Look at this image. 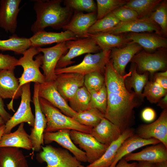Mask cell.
Instances as JSON below:
<instances>
[{
	"label": "cell",
	"mask_w": 167,
	"mask_h": 167,
	"mask_svg": "<svg viewBox=\"0 0 167 167\" xmlns=\"http://www.w3.org/2000/svg\"><path fill=\"white\" fill-rule=\"evenodd\" d=\"M104 75L107 98L104 117L116 125L122 134L130 127L134 119V109L139 106L142 101L126 86L125 80L131 76V71L119 75L109 60Z\"/></svg>",
	"instance_id": "cell-1"
},
{
	"label": "cell",
	"mask_w": 167,
	"mask_h": 167,
	"mask_svg": "<svg viewBox=\"0 0 167 167\" xmlns=\"http://www.w3.org/2000/svg\"><path fill=\"white\" fill-rule=\"evenodd\" d=\"M61 0H36L33 9L36 19L32 25L34 34L50 27L53 29L62 28L71 19L73 10L69 6H62Z\"/></svg>",
	"instance_id": "cell-2"
},
{
	"label": "cell",
	"mask_w": 167,
	"mask_h": 167,
	"mask_svg": "<svg viewBox=\"0 0 167 167\" xmlns=\"http://www.w3.org/2000/svg\"><path fill=\"white\" fill-rule=\"evenodd\" d=\"M39 99L41 110L47 121L44 133L67 129L90 133L92 127L80 124L74 118L62 113L46 100L40 97Z\"/></svg>",
	"instance_id": "cell-3"
},
{
	"label": "cell",
	"mask_w": 167,
	"mask_h": 167,
	"mask_svg": "<svg viewBox=\"0 0 167 167\" xmlns=\"http://www.w3.org/2000/svg\"><path fill=\"white\" fill-rule=\"evenodd\" d=\"M40 53L37 48L31 47L18 60L16 66H20L23 69L21 76L18 79L19 88L31 82L42 84L45 82L39 69L42 64L43 57Z\"/></svg>",
	"instance_id": "cell-4"
},
{
	"label": "cell",
	"mask_w": 167,
	"mask_h": 167,
	"mask_svg": "<svg viewBox=\"0 0 167 167\" xmlns=\"http://www.w3.org/2000/svg\"><path fill=\"white\" fill-rule=\"evenodd\" d=\"M110 50L101 51L95 54L88 53L78 64L61 68L56 69V75L67 73L79 74L84 75L94 72H105L106 64L109 60Z\"/></svg>",
	"instance_id": "cell-5"
},
{
	"label": "cell",
	"mask_w": 167,
	"mask_h": 167,
	"mask_svg": "<svg viewBox=\"0 0 167 167\" xmlns=\"http://www.w3.org/2000/svg\"><path fill=\"white\" fill-rule=\"evenodd\" d=\"M36 158L39 162H45V167H79L81 165L68 150L51 145L42 146Z\"/></svg>",
	"instance_id": "cell-6"
},
{
	"label": "cell",
	"mask_w": 167,
	"mask_h": 167,
	"mask_svg": "<svg viewBox=\"0 0 167 167\" xmlns=\"http://www.w3.org/2000/svg\"><path fill=\"white\" fill-rule=\"evenodd\" d=\"M166 48H160L153 53L141 50L132 58L131 62L135 64L141 73L151 74L166 70L167 60Z\"/></svg>",
	"instance_id": "cell-7"
},
{
	"label": "cell",
	"mask_w": 167,
	"mask_h": 167,
	"mask_svg": "<svg viewBox=\"0 0 167 167\" xmlns=\"http://www.w3.org/2000/svg\"><path fill=\"white\" fill-rule=\"evenodd\" d=\"M22 93L19 106L16 112L5 124L4 133H9L12 129L19 124L26 122L33 127L35 116L32 111L30 105L31 93L30 83L22 86Z\"/></svg>",
	"instance_id": "cell-8"
},
{
	"label": "cell",
	"mask_w": 167,
	"mask_h": 167,
	"mask_svg": "<svg viewBox=\"0 0 167 167\" xmlns=\"http://www.w3.org/2000/svg\"><path fill=\"white\" fill-rule=\"evenodd\" d=\"M70 135L74 143L84 150L89 164L99 159L109 146L99 142L90 133L71 130Z\"/></svg>",
	"instance_id": "cell-9"
},
{
	"label": "cell",
	"mask_w": 167,
	"mask_h": 167,
	"mask_svg": "<svg viewBox=\"0 0 167 167\" xmlns=\"http://www.w3.org/2000/svg\"><path fill=\"white\" fill-rule=\"evenodd\" d=\"M66 43L68 51L61 57L56 69L67 67L74 62L72 61L73 59L83 54L95 53L101 50L99 46L90 37L68 41Z\"/></svg>",
	"instance_id": "cell-10"
},
{
	"label": "cell",
	"mask_w": 167,
	"mask_h": 167,
	"mask_svg": "<svg viewBox=\"0 0 167 167\" xmlns=\"http://www.w3.org/2000/svg\"><path fill=\"white\" fill-rule=\"evenodd\" d=\"M66 42L57 43L50 47L37 48L40 53L43 54L41 67L43 70L45 82L55 80L57 77L55 72L56 65L61 57L68 50Z\"/></svg>",
	"instance_id": "cell-11"
},
{
	"label": "cell",
	"mask_w": 167,
	"mask_h": 167,
	"mask_svg": "<svg viewBox=\"0 0 167 167\" xmlns=\"http://www.w3.org/2000/svg\"><path fill=\"white\" fill-rule=\"evenodd\" d=\"M39 84L35 83L32 101L35 107V121L31 129L29 137L32 144L33 152H40L44 144L43 135L47 126V121L40 106L38 92Z\"/></svg>",
	"instance_id": "cell-12"
},
{
	"label": "cell",
	"mask_w": 167,
	"mask_h": 167,
	"mask_svg": "<svg viewBox=\"0 0 167 167\" xmlns=\"http://www.w3.org/2000/svg\"><path fill=\"white\" fill-rule=\"evenodd\" d=\"M143 32H154L163 36L160 27L150 16L128 22H120L115 26L106 32L118 35Z\"/></svg>",
	"instance_id": "cell-13"
},
{
	"label": "cell",
	"mask_w": 167,
	"mask_h": 167,
	"mask_svg": "<svg viewBox=\"0 0 167 167\" xmlns=\"http://www.w3.org/2000/svg\"><path fill=\"white\" fill-rule=\"evenodd\" d=\"M135 134L145 139H157L167 148V109H163L159 118L153 122L139 126Z\"/></svg>",
	"instance_id": "cell-14"
},
{
	"label": "cell",
	"mask_w": 167,
	"mask_h": 167,
	"mask_svg": "<svg viewBox=\"0 0 167 167\" xmlns=\"http://www.w3.org/2000/svg\"><path fill=\"white\" fill-rule=\"evenodd\" d=\"M57 75L54 81L58 91L67 102L78 89L84 85V76L74 73H64Z\"/></svg>",
	"instance_id": "cell-15"
},
{
	"label": "cell",
	"mask_w": 167,
	"mask_h": 167,
	"mask_svg": "<svg viewBox=\"0 0 167 167\" xmlns=\"http://www.w3.org/2000/svg\"><path fill=\"white\" fill-rule=\"evenodd\" d=\"M142 49L139 44L131 41L122 47L111 49L109 60L115 71L121 75H125L127 65Z\"/></svg>",
	"instance_id": "cell-16"
},
{
	"label": "cell",
	"mask_w": 167,
	"mask_h": 167,
	"mask_svg": "<svg viewBox=\"0 0 167 167\" xmlns=\"http://www.w3.org/2000/svg\"><path fill=\"white\" fill-rule=\"evenodd\" d=\"M38 94L39 97L47 101L64 114L73 118L76 116L77 113L71 109L67 102L59 94L54 81L45 82L40 84Z\"/></svg>",
	"instance_id": "cell-17"
},
{
	"label": "cell",
	"mask_w": 167,
	"mask_h": 167,
	"mask_svg": "<svg viewBox=\"0 0 167 167\" xmlns=\"http://www.w3.org/2000/svg\"><path fill=\"white\" fill-rule=\"evenodd\" d=\"M14 71L0 70V96L2 99H12L7 107L15 112L13 100L21 96L22 90V87L19 88L18 79L15 77Z\"/></svg>",
	"instance_id": "cell-18"
},
{
	"label": "cell",
	"mask_w": 167,
	"mask_h": 167,
	"mask_svg": "<svg viewBox=\"0 0 167 167\" xmlns=\"http://www.w3.org/2000/svg\"><path fill=\"white\" fill-rule=\"evenodd\" d=\"M70 130L65 129L54 132L44 133V143L49 144L53 141L55 142L70 151L80 162H87L85 152L78 148L71 139L70 135Z\"/></svg>",
	"instance_id": "cell-19"
},
{
	"label": "cell",
	"mask_w": 167,
	"mask_h": 167,
	"mask_svg": "<svg viewBox=\"0 0 167 167\" xmlns=\"http://www.w3.org/2000/svg\"><path fill=\"white\" fill-rule=\"evenodd\" d=\"M21 0L0 1V27L14 34L17 26V18Z\"/></svg>",
	"instance_id": "cell-20"
},
{
	"label": "cell",
	"mask_w": 167,
	"mask_h": 167,
	"mask_svg": "<svg viewBox=\"0 0 167 167\" xmlns=\"http://www.w3.org/2000/svg\"><path fill=\"white\" fill-rule=\"evenodd\" d=\"M96 20V12L84 13L75 11L62 29L71 32L77 38H87L89 29Z\"/></svg>",
	"instance_id": "cell-21"
},
{
	"label": "cell",
	"mask_w": 167,
	"mask_h": 167,
	"mask_svg": "<svg viewBox=\"0 0 167 167\" xmlns=\"http://www.w3.org/2000/svg\"><path fill=\"white\" fill-rule=\"evenodd\" d=\"M136 43L147 52H153L160 48H167V39L154 32L128 33L124 35Z\"/></svg>",
	"instance_id": "cell-22"
},
{
	"label": "cell",
	"mask_w": 167,
	"mask_h": 167,
	"mask_svg": "<svg viewBox=\"0 0 167 167\" xmlns=\"http://www.w3.org/2000/svg\"><path fill=\"white\" fill-rule=\"evenodd\" d=\"M124 158L127 161H147L154 164L167 161V148L162 143L153 144L136 153H130Z\"/></svg>",
	"instance_id": "cell-23"
},
{
	"label": "cell",
	"mask_w": 167,
	"mask_h": 167,
	"mask_svg": "<svg viewBox=\"0 0 167 167\" xmlns=\"http://www.w3.org/2000/svg\"><path fill=\"white\" fill-rule=\"evenodd\" d=\"M77 38L74 34L67 30L59 32L44 30L34 34L29 38L31 47L37 48L54 43L76 40Z\"/></svg>",
	"instance_id": "cell-24"
},
{
	"label": "cell",
	"mask_w": 167,
	"mask_h": 167,
	"mask_svg": "<svg viewBox=\"0 0 167 167\" xmlns=\"http://www.w3.org/2000/svg\"><path fill=\"white\" fill-rule=\"evenodd\" d=\"M90 134L99 142L108 146L117 139L121 134L116 126L105 117L92 128Z\"/></svg>",
	"instance_id": "cell-25"
},
{
	"label": "cell",
	"mask_w": 167,
	"mask_h": 167,
	"mask_svg": "<svg viewBox=\"0 0 167 167\" xmlns=\"http://www.w3.org/2000/svg\"><path fill=\"white\" fill-rule=\"evenodd\" d=\"M14 147L27 150L32 149V144L24 128V123L20 124L15 131L3 134L0 141V148Z\"/></svg>",
	"instance_id": "cell-26"
},
{
	"label": "cell",
	"mask_w": 167,
	"mask_h": 167,
	"mask_svg": "<svg viewBox=\"0 0 167 167\" xmlns=\"http://www.w3.org/2000/svg\"><path fill=\"white\" fill-rule=\"evenodd\" d=\"M134 134L133 128L131 127L127 128L122 133L117 139L109 146L99 159L86 166L81 165V167H109L113 164L117 151L121 144L125 139Z\"/></svg>",
	"instance_id": "cell-27"
},
{
	"label": "cell",
	"mask_w": 167,
	"mask_h": 167,
	"mask_svg": "<svg viewBox=\"0 0 167 167\" xmlns=\"http://www.w3.org/2000/svg\"><path fill=\"white\" fill-rule=\"evenodd\" d=\"M160 143L161 142L157 139H145L134 134L125 139L121 144L117 151L113 164L109 167H114L121 159L138 148Z\"/></svg>",
	"instance_id": "cell-28"
},
{
	"label": "cell",
	"mask_w": 167,
	"mask_h": 167,
	"mask_svg": "<svg viewBox=\"0 0 167 167\" xmlns=\"http://www.w3.org/2000/svg\"><path fill=\"white\" fill-rule=\"evenodd\" d=\"M88 37L92 39L102 51L120 47L131 41L124 35L107 32L88 34Z\"/></svg>",
	"instance_id": "cell-29"
},
{
	"label": "cell",
	"mask_w": 167,
	"mask_h": 167,
	"mask_svg": "<svg viewBox=\"0 0 167 167\" xmlns=\"http://www.w3.org/2000/svg\"><path fill=\"white\" fill-rule=\"evenodd\" d=\"M0 167H29L26 157L19 148H0Z\"/></svg>",
	"instance_id": "cell-30"
},
{
	"label": "cell",
	"mask_w": 167,
	"mask_h": 167,
	"mask_svg": "<svg viewBox=\"0 0 167 167\" xmlns=\"http://www.w3.org/2000/svg\"><path fill=\"white\" fill-rule=\"evenodd\" d=\"M31 47L29 38L20 37L15 34L7 39L0 40V50L3 51H12L16 54H23Z\"/></svg>",
	"instance_id": "cell-31"
},
{
	"label": "cell",
	"mask_w": 167,
	"mask_h": 167,
	"mask_svg": "<svg viewBox=\"0 0 167 167\" xmlns=\"http://www.w3.org/2000/svg\"><path fill=\"white\" fill-rule=\"evenodd\" d=\"M136 65L135 64L132 65L131 68V75L125 79L126 84H125L127 88L131 90V88H133L134 92L137 96L142 101L144 97L142 93L143 89L148 81V72H145L142 74L138 73L136 70Z\"/></svg>",
	"instance_id": "cell-32"
},
{
	"label": "cell",
	"mask_w": 167,
	"mask_h": 167,
	"mask_svg": "<svg viewBox=\"0 0 167 167\" xmlns=\"http://www.w3.org/2000/svg\"><path fill=\"white\" fill-rule=\"evenodd\" d=\"M161 0H128L125 6L135 10L138 18L149 16L161 2Z\"/></svg>",
	"instance_id": "cell-33"
},
{
	"label": "cell",
	"mask_w": 167,
	"mask_h": 167,
	"mask_svg": "<svg viewBox=\"0 0 167 167\" xmlns=\"http://www.w3.org/2000/svg\"><path fill=\"white\" fill-rule=\"evenodd\" d=\"M104 117V114L99 110L92 108L77 113L74 118L82 125L93 127L97 125Z\"/></svg>",
	"instance_id": "cell-34"
},
{
	"label": "cell",
	"mask_w": 167,
	"mask_h": 167,
	"mask_svg": "<svg viewBox=\"0 0 167 167\" xmlns=\"http://www.w3.org/2000/svg\"><path fill=\"white\" fill-rule=\"evenodd\" d=\"M91 95L90 92L83 86L79 88L69 101V105L77 113L88 109Z\"/></svg>",
	"instance_id": "cell-35"
},
{
	"label": "cell",
	"mask_w": 167,
	"mask_h": 167,
	"mask_svg": "<svg viewBox=\"0 0 167 167\" xmlns=\"http://www.w3.org/2000/svg\"><path fill=\"white\" fill-rule=\"evenodd\" d=\"M120 21L111 12L97 20L89 29L88 33L94 34L106 32L115 26Z\"/></svg>",
	"instance_id": "cell-36"
},
{
	"label": "cell",
	"mask_w": 167,
	"mask_h": 167,
	"mask_svg": "<svg viewBox=\"0 0 167 167\" xmlns=\"http://www.w3.org/2000/svg\"><path fill=\"white\" fill-rule=\"evenodd\" d=\"M167 90L155 81H148L144 87L143 97L152 103H157L167 94Z\"/></svg>",
	"instance_id": "cell-37"
},
{
	"label": "cell",
	"mask_w": 167,
	"mask_h": 167,
	"mask_svg": "<svg viewBox=\"0 0 167 167\" xmlns=\"http://www.w3.org/2000/svg\"><path fill=\"white\" fill-rule=\"evenodd\" d=\"M128 0H96L97 20L100 19L117 8L125 5Z\"/></svg>",
	"instance_id": "cell-38"
},
{
	"label": "cell",
	"mask_w": 167,
	"mask_h": 167,
	"mask_svg": "<svg viewBox=\"0 0 167 167\" xmlns=\"http://www.w3.org/2000/svg\"><path fill=\"white\" fill-rule=\"evenodd\" d=\"M160 28L164 36L167 35V1H162L150 16Z\"/></svg>",
	"instance_id": "cell-39"
},
{
	"label": "cell",
	"mask_w": 167,
	"mask_h": 167,
	"mask_svg": "<svg viewBox=\"0 0 167 167\" xmlns=\"http://www.w3.org/2000/svg\"><path fill=\"white\" fill-rule=\"evenodd\" d=\"M90 94L91 98L88 109L92 108L96 109L104 115L106 109L107 102L105 83L99 91Z\"/></svg>",
	"instance_id": "cell-40"
},
{
	"label": "cell",
	"mask_w": 167,
	"mask_h": 167,
	"mask_svg": "<svg viewBox=\"0 0 167 167\" xmlns=\"http://www.w3.org/2000/svg\"><path fill=\"white\" fill-rule=\"evenodd\" d=\"M105 83L104 75L94 72L84 75V86L91 94L99 91Z\"/></svg>",
	"instance_id": "cell-41"
},
{
	"label": "cell",
	"mask_w": 167,
	"mask_h": 167,
	"mask_svg": "<svg viewBox=\"0 0 167 167\" xmlns=\"http://www.w3.org/2000/svg\"><path fill=\"white\" fill-rule=\"evenodd\" d=\"M64 2L65 6L76 11H84L89 13L97 11L96 5L93 0H67Z\"/></svg>",
	"instance_id": "cell-42"
},
{
	"label": "cell",
	"mask_w": 167,
	"mask_h": 167,
	"mask_svg": "<svg viewBox=\"0 0 167 167\" xmlns=\"http://www.w3.org/2000/svg\"><path fill=\"white\" fill-rule=\"evenodd\" d=\"M112 12L120 22H128L138 18V15L135 10L125 5L117 8Z\"/></svg>",
	"instance_id": "cell-43"
},
{
	"label": "cell",
	"mask_w": 167,
	"mask_h": 167,
	"mask_svg": "<svg viewBox=\"0 0 167 167\" xmlns=\"http://www.w3.org/2000/svg\"><path fill=\"white\" fill-rule=\"evenodd\" d=\"M18 60L14 56L0 53V70H14Z\"/></svg>",
	"instance_id": "cell-44"
},
{
	"label": "cell",
	"mask_w": 167,
	"mask_h": 167,
	"mask_svg": "<svg viewBox=\"0 0 167 167\" xmlns=\"http://www.w3.org/2000/svg\"><path fill=\"white\" fill-rule=\"evenodd\" d=\"M164 89L167 90V71L156 73L154 81Z\"/></svg>",
	"instance_id": "cell-45"
},
{
	"label": "cell",
	"mask_w": 167,
	"mask_h": 167,
	"mask_svg": "<svg viewBox=\"0 0 167 167\" xmlns=\"http://www.w3.org/2000/svg\"><path fill=\"white\" fill-rule=\"evenodd\" d=\"M141 116L144 121L147 122H150L155 119L156 113L152 109L148 107L143 110L142 112Z\"/></svg>",
	"instance_id": "cell-46"
},
{
	"label": "cell",
	"mask_w": 167,
	"mask_h": 167,
	"mask_svg": "<svg viewBox=\"0 0 167 167\" xmlns=\"http://www.w3.org/2000/svg\"><path fill=\"white\" fill-rule=\"evenodd\" d=\"M0 116L6 122L12 116L5 109V105L2 99L0 96Z\"/></svg>",
	"instance_id": "cell-47"
},
{
	"label": "cell",
	"mask_w": 167,
	"mask_h": 167,
	"mask_svg": "<svg viewBox=\"0 0 167 167\" xmlns=\"http://www.w3.org/2000/svg\"><path fill=\"white\" fill-rule=\"evenodd\" d=\"M137 163L136 162L129 163L123 157L118 161L114 167H135Z\"/></svg>",
	"instance_id": "cell-48"
},
{
	"label": "cell",
	"mask_w": 167,
	"mask_h": 167,
	"mask_svg": "<svg viewBox=\"0 0 167 167\" xmlns=\"http://www.w3.org/2000/svg\"><path fill=\"white\" fill-rule=\"evenodd\" d=\"M167 94L161 98L158 102L157 105L163 109H167Z\"/></svg>",
	"instance_id": "cell-49"
},
{
	"label": "cell",
	"mask_w": 167,
	"mask_h": 167,
	"mask_svg": "<svg viewBox=\"0 0 167 167\" xmlns=\"http://www.w3.org/2000/svg\"><path fill=\"white\" fill-rule=\"evenodd\" d=\"M135 167H155L154 164L147 161H139Z\"/></svg>",
	"instance_id": "cell-50"
},
{
	"label": "cell",
	"mask_w": 167,
	"mask_h": 167,
	"mask_svg": "<svg viewBox=\"0 0 167 167\" xmlns=\"http://www.w3.org/2000/svg\"><path fill=\"white\" fill-rule=\"evenodd\" d=\"M155 167H167V161H165L155 163Z\"/></svg>",
	"instance_id": "cell-51"
},
{
	"label": "cell",
	"mask_w": 167,
	"mask_h": 167,
	"mask_svg": "<svg viewBox=\"0 0 167 167\" xmlns=\"http://www.w3.org/2000/svg\"><path fill=\"white\" fill-rule=\"evenodd\" d=\"M5 124L0 126V141L2 135L4 134Z\"/></svg>",
	"instance_id": "cell-52"
},
{
	"label": "cell",
	"mask_w": 167,
	"mask_h": 167,
	"mask_svg": "<svg viewBox=\"0 0 167 167\" xmlns=\"http://www.w3.org/2000/svg\"><path fill=\"white\" fill-rule=\"evenodd\" d=\"M6 122L3 119V118L0 116V126L5 124Z\"/></svg>",
	"instance_id": "cell-53"
},
{
	"label": "cell",
	"mask_w": 167,
	"mask_h": 167,
	"mask_svg": "<svg viewBox=\"0 0 167 167\" xmlns=\"http://www.w3.org/2000/svg\"><path fill=\"white\" fill-rule=\"evenodd\" d=\"M79 167H81V165Z\"/></svg>",
	"instance_id": "cell-54"
}]
</instances>
